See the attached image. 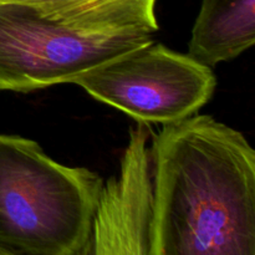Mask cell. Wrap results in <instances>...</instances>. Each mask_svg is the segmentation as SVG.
<instances>
[{
  "mask_svg": "<svg viewBox=\"0 0 255 255\" xmlns=\"http://www.w3.org/2000/svg\"><path fill=\"white\" fill-rule=\"evenodd\" d=\"M149 152L158 255H255V151L242 132L193 115Z\"/></svg>",
  "mask_w": 255,
  "mask_h": 255,
  "instance_id": "1",
  "label": "cell"
},
{
  "mask_svg": "<svg viewBox=\"0 0 255 255\" xmlns=\"http://www.w3.org/2000/svg\"><path fill=\"white\" fill-rule=\"evenodd\" d=\"M104 179L50 158L37 142L0 134V247L75 255L89 237Z\"/></svg>",
  "mask_w": 255,
  "mask_h": 255,
  "instance_id": "2",
  "label": "cell"
},
{
  "mask_svg": "<svg viewBox=\"0 0 255 255\" xmlns=\"http://www.w3.org/2000/svg\"><path fill=\"white\" fill-rule=\"evenodd\" d=\"M94 99L139 124H173L196 115L213 96L207 65L152 40L72 79Z\"/></svg>",
  "mask_w": 255,
  "mask_h": 255,
  "instance_id": "3",
  "label": "cell"
},
{
  "mask_svg": "<svg viewBox=\"0 0 255 255\" xmlns=\"http://www.w3.org/2000/svg\"><path fill=\"white\" fill-rule=\"evenodd\" d=\"M151 34H89L41 16L29 5L0 0V90L29 92L152 41Z\"/></svg>",
  "mask_w": 255,
  "mask_h": 255,
  "instance_id": "4",
  "label": "cell"
},
{
  "mask_svg": "<svg viewBox=\"0 0 255 255\" xmlns=\"http://www.w3.org/2000/svg\"><path fill=\"white\" fill-rule=\"evenodd\" d=\"M147 141L142 125L129 129L119 174L104 182L89 237L75 255H158Z\"/></svg>",
  "mask_w": 255,
  "mask_h": 255,
  "instance_id": "5",
  "label": "cell"
},
{
  "mask_svg": "<svg viewBox=\"0 0 255 255\" xmlns=\"http://www.w3.org/2000/svg\"><path fill=\"white\" fill-rule=\"evenodd\" d=\"M41 16L89 34H152L159 29L157 0H12Z\"/></svg>",
  "mask_w": 255,
  "mask_h": 255,
  "instance_id": "6",
  "label": "cell"
},
{
  "mask_svg": "<svg viewBox=\"0 0 255 255\" xmlns=\"http://www.w3.org/2000/svg\"><path fill=\"white\" fill-rule=\"evenodd\" d=\"M255 42V0H202L188 55L212 67L229 61Z\"/></svg>",
  "mask_w": 255,
  "mask_h": 255,
  "instance_id": "7",
  "label": "cell"
},
{
  "mask_svg": "<svg viewBox=\"0 0 255 255\" xmlns=\"http://www.w3.org/2000/svg\"><path fill=\"white\" fill-rule=\"evenodd\" d=\"M0 255H22V254L15 253V252L9 251V249L2 248V247H0Z\"/></svg>",
  "mask_w": 255,
  "mask_h": 255,
  "instance_id": "8",
  "label": "cell"
}]
</instances>
